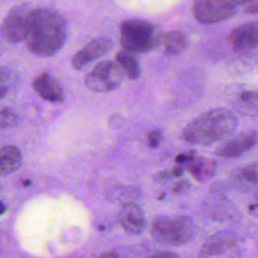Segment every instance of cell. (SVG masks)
I'll return each instance as SVG.
<instances>
[{
    "instance_id": "4fadbf2b",
    "label": "cell",
    "mask_w": 258,
    "mask_h": 258,
    "mask_svg": "<svg viewBox=\"0 0 258 258\" xmlns=\"http://www.w3.org/2000/svg\"><path fill=\"white\" fill-rule=\"evenodd\" d=\"M34 91L45 101L51 103L63 102L64 95L59 83L48 73H41L32 81Z\"/></svg>"
},
{
    "instance_id": "9a60e30c",
    "label": "cell",
    "mask_w": 258,
    "mask_h": 258,
    "mask_svg": "<svg viewBox=\"0 0 258 258\" xmlns=\"http://www.w3.org/2000/svg\"><path fill=\"white\" fill-rule=\"evenodd\" d=\"M22 163V154L14 145L0 147V174L6 175L16 171Z\"/></svg>"
},
{
    "instance_id": "6da1fadb",
    "label": "cell",
    "mask_w": 258,
    "mask_h": 258,
    "mask_svg": "<svg viewBox=\"0 0 258 258\" xmlns=\"http://www.w3.org/2000/svg\"><path fill=\"white\" fill-rule=\"evenodd\" d=\"M67 36V22L58 12L48 8L30 11L24 39L30 52L42 56L52 55L63 46Z\"/></svg>"
},
{
    "instance_id": "ba28073f",
    "label": "cell",
    "mask_w": 258,
    "mask_h": 258,
    "mask_svg": "<svg viewBox=\"0 0 258 258\" xmlns=\"http://www.w3.org/2000/svg\"><path fill=\"white\" fill-rule=\"evenodd\" d=\"M30 9L26 5H15L5 15L0 25V35L8 42L25 39L28 29Z\"/></svg>"
},
{
    "instance_id": "484cf974",
    "label": "cell",
    "mask_w": 258,
    "mask_h": 258,
    "mask_svg": "<svg viewBox=\"0 0 258 258\" xmlns=\"http://www.w3.org/2000/svg\"><path fill=\"white\" fill-rule=\"evenodd\" d=\"M188 185H189V183H188L187 181H185V180H181V181H178L177 183H175V185L173 186L172 190H173L174 192L178 194V192H180V191L185 190V189H186V187H188Z\"/></svg>"
},
{
    "instance_id": "4316f807",
    "label": "cell",
    "mask_w": 258,
    "mask_h": 258,
    "mask_svg": "<svg viewBox=\"0 0 258 258\" xmlns=\"http://www.w3.org/2000/svg\"><path fill=\"white\" fill-rule=\"evenodd\" d=\"M171 174L169 171H161V172H158L155 176H154V179L155 180H164V179H168L170 178Z\"/></svg>"
},
{
    "instance_id": "9c48e42d",
    "label": "cell",
    "mask_w": 258,
    "mask_h": 258,
    "mask_svg": "<svg viewBox=\"0 0 258 258\" xmlns=\"http://www.w3.org/2000/svg\"><path fill=\"white\" fill-rule=\"evenodd\" d=\"M228 42L231 48L238 53H250L257 48L258 44V22L251 21L241 24L228 35Z\"/></svg>"
},
{
    "instance_id": "52a82bcc",
    "label": "cell",
    "mask_w": 258,
    "mask_h": 258,
    "mask_svg": "<svg viewBox=\"0 0 258 258\" xmlns=\"http://www.w3.org/2000/svg\"><path fill=\"white\" fill-rule=\"evenodd\" d=\"M242 246L239 239L230 232H219L204 243L199 258H241Z\"/></svg>"
},
{
    "instance_id": "277c9868",
    "label": "cell",
    "mask_w": 258,
    "mask_h": 258,
    "mask_svg": "<svg viewBox=\"0 0 258 258\" xmlns=\"http://www.w3.org/2000/svg\"><path fill=\"white\" fill-rule=\"evenodd\" d=\"M120 43L130 52H147L154 48L160 35L151 22L141 19H127L120 23Z\"/></svg>"
},
{
    "instance_id": "ac0fdd59",
    "label": "cell",
    "mask_w": 258,
    "mask_h": 258,
    "mask_svg": "<svg viewBox=\"0 0 258 258\" xmlns=\"http://www.w3.org/2000/svg\"><path fill=\"white\" fill-rule=\"evenodd\" d=\"M116 60L119 68L125 72L126 76L130 80H136L139 78L140 67L138 59L133 54V52H130L126 49H120L116 53Z\"/></svg>"
},
{
    "instance_id": "5b68a950",
    "label": "cell",
    "mask_w": 258,
    "mask_h": 258,
    "mask_svg": "<svg viewBox=\"0 0 258 258\" xmlns=\"http://www.w3.org/2000/svg\"><path fill=\"white\" fill-rule=\"evenodd\" d=\"M123 72L113 60L98 62L85 78L86 87L96 93L116 90L122 83Z\"/></svg>"
},
{
    "instance_id": "30bf717a",
    "label": "cell",
    "mask_w": 258,
    "mask_h": 258,
    "mask_svg": "<svg viewBox=\"0 0 258 258\" xmlns=\"http://www.w3.org/2000/svg\"><path fill=\"white\" fill-rule=\"evenodd\" d=\"M112 47L113 42L109 38L98 37L93 39L74 54L72 57L73 68L77 71L84 69L93 60L107 54Z\"/></svg>"
},
{
    "instance_id": "f1b7e54d",
    "label": "cell",
    "mask_w": 258,
    "mask_h": 258,
    "mask_svg": "<svg viewBox=\"0 0 258 258\" xmlns=\"http://www.w3.org/2000/svg\"><path fill=\"white\" fill-rule=\"evenodd\" d=\"M100 258H116V254L113 251L107 252V253H104Z\"/></svg>"
},
{
    "instance_id": "4dcf8cb0",
    "label": "cell",
    "mask_w": 258,
    "mask_h": 258,
    "mask_svg": "<svg viewBox=\"0 0 258 258\" xmlns=\"http://www.w3.org/2000/svg\"><path fill=\"white\" fill-rule=\"evenodd\" d=\"M6 211V207L2 201H0V215H2Z\"/></svg>"
},
{
    "instance_id": "7402d4cb",
    "label": "cell",
    "mask_w": 258,
    "mask_h": 258,
    "mask_svg": "<svg viewBox=\"0 0 258 258\" xmlns=\"http://www.w3.org/2000/svg\"><path fill=\"white\" fill-rule=\"evenodd\" d=\"M162 131L160 129L150 130L146 135V143L150 148H156L162 141Z\"/></svg>"
},
{
    "instance_id": "7a4b0ae2",
    "label": "cell",
    "mask_w": 258,
    "mask_h": 258,
    "mask_svg": "<svg viewBox=\"0 0 258 258\" xmlns=\"http://www.w3.org/2000/svg\"><path fill=\"white\" fill-rule=\"evenodd\" d=\"M236 115L225 108L209 110L188 123L182 131L184 141L209 145L230 136L237 128Z\"/></svg>"
},
{
    "instance_id": "44dd1931",
    "label": "cell",
    "mask_w": 258,
    "mask_h": 258,
    "mask_svg": "<svg viewBox=\"0 0 258 258\" xmlns=\"http://www.w3.org/2000/svg\"><path fill=\"white\" fill-rule=\"evenodd\" d=\"M19 121L17 113L11 108H4L0 110V128H7L15 126Z\"/></svg>"
},
{
    "instance_id": "3957f363",
    "label": "cell",
    "mask_w": 258,
    "mask_h": 258,
    "mask_svg": "<svg viewBox=\"0 0 258 258\" xmlns=\"http://www.w3.org/2000/svg\"><path fill=\"white\" fill-rule=\"evenodd\" d=\"M196 234L194 221L183 215L160 216L154 220L150 227L151 237L163 245H182Z\"/></svg>"
},
{
    "instance_id": "cb8c5ba5",
    "label": "cell",
    "mask_w": 258,
    "mask_h": 258,
    "mask_svg": "<svg viewBox=\"0 0 258 258\" xmlns=\"http://www.w3.org/2000/svg\"><path fill=\"white\" fill-rule=\"evenodd\" d=\"M242 5H244L242 8L246 13H257L258 11V2L256 0L244 1Z\"/></svg>"
},
{
    "instance_id": "f546056e",
    "label": "cell",
    "mask_w": 258,
    "mask_h": 258,
    "mask_svg": "<svg viewBox=\"0 0 258 258\" xmlns=\"http://www.w3.org/2000/svg\"><path fill=\"white\" fill-rule=\"evenodd\" d=\"M20 183H21V185H23V186H28V185H30L31 180H29V179H22V180L20 181Z\"/></svg>"
},
{
    "instance_id": "8fae6325",
    "label": "cell",
    "mask_w": 258,
    "mask_h": 258,
    "mask_svg": "<svg viewBox=\"0 0 258 258\" xmlns=\"http://www.w3.org/2000/svg\"><path fill=\"white\" fill-rule=\"evenodd\" d=\"M256 142L257 132L255 130H249L223 143L216 150V154L221 157L235 158L254 147Z\"/></svg>"
},
{
    "instance_id": "5bb4252c",
    "label": "cell",
    "mask_w": 258,
    "mask_h": 258,
    "mask_svg": "<svg viewBox=\"0 0 258 258\" xmlns=\"http://www.w3.org/2000/svg\"><path fill=\"white\" fill-rule=\"evenodd\" d=\"M235 187L243 191H251L257 188V163L245 165L235 170L231 176Z\"/></svg>"
},
{
    "instance_id": "603a6c76",
    "label": "cell",
    "mask_w": 258,
    "mask_h": 258,
    "mask_svg": "<svg viewBox=\"0 0 258 258\" xmlns=\"http://www.w3.org/2000/svg\"><path fill=\"white\" fill-rule=\"evenodd\" d=\"M195 157H196V152L194 150H190V151H187V152H182V153H179L178 155L175 156V162L183 164L187 161H190Z\"/></svg>"
},
{
    "instance_id": "d4e9b609",
    "label": "cell",
    "mask_w": 258,
    "mask_h": 258,
    "mask_svg": "<svg viewBox=\"0 0 258 258\" xmlns=\"http://www.w3.org/2000/svg\"><path fill=\"white\" fill-rule=\"evenodd\" d=\"M147 258H179L175 253L169 252V251H162L158 252L156 254H153Z\"/></svg>"
},
{
    "instance_id": "8992f818",
    "label": "cell",
    "mask_w": 258,
    "mask_h": 258,
    "mask_svg": "<svg viewBox=\"0 0 258 258\" xmlns=\"http://www.w3.org/2000/svg\"><path fill=\"white\" fill-rule=\"evenodd\" d=\"M242 3L235 0H201L194 4L192 13L200 23H218L231 18Z\"/></svg>"
},
{
    "instance_id": "d6986e66",
    "label": "cell",
    "mask_w": 258,
    "mask_h": 258,
    "mask_svg": "<svg viewBox=\"0 0 258 258\" xmlns=\"http://www.w3.org/2000/svg\"><path fill=\"white\" fill-rule=\"evenodd\" d=\"M15 81V73L9 67H0V100L10 92Z\"/></svg>"
},
{
    "instance_id": "7c38bea8",
    "label": "cell",
    "mask_w": 258,
    "mask_h": 258,
    "mask_svg": "<svg viewBox=\"0 0 258 258\" xmlns=\"http://www.w3.org/2000/svg\"><path fill=\"white\" fill-rule=\"evenodd\" d=\"M118 221L129 234H141L145 228V217L142 210L133 202H124L118 212Z\"/></svg>"
},
{
    "instance_id": "83f0119b",
    "label": "cell",
    "mask_w": 258,
    "mask_h": 258,
    "mask_svg": "<svg viewBox=\"0 0 258 258\" xmlns=\"http://www.w3.org/2000/svg\"><path fill=\"white\" fill-rule=\"evenodd\" d=\"M183 167L182 166H174L172 169H171V171H170V174L172 175V176H174V177H179V176H181L182 175V173H183Z\"/></svg>"
},
{
    "instance_id": "e0dca14e",
    "label": "cell",
    "mask_w": 258,
    "mask_h": 258,
    "mask_svg": "<svg viewBox=\"0 0 258 258\" xmlns=\"http://www.w3.org/2000/svg\"><path fill=\"white\" fill-rule=\"evenodd\" d=\"M164 53L171 55L182 51L187 45V38L184 33L178 30H172L164 33L162 36Z\"/></svg>"
},
{
    "instance_id": "ffe728a7",
    "label": "cell",
    "mask_w": 258,
    "mask_h": 258,
    "mask_svg": "<svg viewBox=\"0 0 258 258\" xmlns=\"http://www.w3.org/2000/svg\"><path fill=\"white\" fill-rule=\"evenodd\" d=\"M239 106L242 112H253V115L257 111V93L255 91H244L240 94L238 99Z\"/></svg>"
},
{
    "instance_id": "2e32d148",
    "label": "cell",
    "mask_w": 258,
    "mask_h": 258,
    "mask_svg": "<svg viewBox=\"0 0 258 258\" xmlns=\"http://www.w3.org/2000/svg\"><path fill=\"white\" fill-rule=\"evenodd\" d=\"M215 162L205 157H195L190 161L183 163V166L197 180L206 181L211 178L215 172Z\"/></svg>"
}]
</instances>
